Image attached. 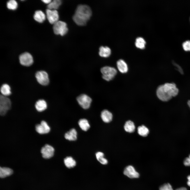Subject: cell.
Listing matches in <instances>:
<instances>
[{
  "label": "cell",
  "instance_id": "obj_1",
  "mask_svg": "<svg viewBox=\"0 0 190 190\" xmlns=\"http://www.w3.org/2000/svg\"><path fill=\"white\" fill-rule=\"evenodd\" d=\"M179 91L175 83H167L158 87L156 94L158 97L161 101H168L172 97L176 96Z\"/></svg>",
  "mask_w": 190,
  "mask_h": 190
},
{
  "label": "cell",
  "instance_id": "obj_2",
  "mask_svg": "<svg viewBox=\"0 0 190 190\" xmlns=\"http://www.w3.org/2000/svg\"><path fill=\"white\" fill-rule=\"evenodd\" d=\"M92 15V11L90 7L85 5H80L77 7L73 16V20L77 25H85L90 19Z\"/></svg>",
  "mask_w": 190,
  "mask_h": 190
},
{
  "label": "cell",
  "instance_id": "obj_3",
  "mask_svg": "<svg viewBox=\"0 0 190 190\" xmlns=\"http://www.w3.org/2000/svg\"><path fill=\"white\" fill-rule=\"evenodd\" d=\"M101 72L102 78L107 81L112 80L117 74V71L114 68L106 66L101 68Z\"/></svg>",
  "mask_w": 190,
  "mask_h": 190
},
{
  "label": "cell",
  "instance_id": "obj_4",
  "mask_svg": "<svg viewBox=\"0 0 190 190\" xmlns=\"http://www.w3.org/2000/svg\"><path fill=\"white\" fill-rule=\"evenodd\" d=\"M11 102L10 99L6 96L1 95L0 96V113L3 116L11 108Z\"/></svg>",
  "mask_w": 190,
  "mask_h": 190
},
{
  "label": "cell",
  "instance_id": "obj_5",
  "mask_svg": "<svg viewBox=\"0 0 190 190\" xmlns=\"http://www.w3.org/2000/svg\"><path fill=\"white\" fill-rule=\"evenodd\" d=\"M53 25V31L55 34L63 36L67 33L68 28L65 22L58 21Z\"/></svg>",
  "mask_w": 190,
  "mask_h": 190
},
{
  "label": "cell",
  "instance_id": "obj_6",
  "mask_svg": "<svg viewBox=\"0 0 190 190\" xmlns=\"http://www.w3.org/2000/svg\"><path fill=\"white\" fill-rule=\"evenodd\" d=\"M77 100L80 106L85 109L89 108L92 102L91 98L85 94H82L79 95L77 97Z\"/></svg>",
  "mask_w": 190,
  "mask_h": 190
},
{
  "label": "cell",
  "instance_id": "obj_7",
  "mask_svg": "<svg viewBox=\"0 0 190 190\" xmlns=\"http://www.w3.org/2000/svg\"><path fill=\"white\" fill-rule=\"evenodd\" d=\"M35 77L37 82L40 84L46 86L48 85L49 82L48 74L44 71L37 72Z\"/></svg>",
  "mask_w": 190,
  "mask_h": 190
},
{
  "label": "cell",
  "instance_id": "obj_8",
  "mask_svg": "<svg viewBox=\"0 0 190 190\" xmlns=\"http://www.w3.org/2000/svg\"><path fill=\"white\" fill-rule=\"evenodd\" d=\"M19 59L21 64L25 66H30L33 62L32 56L27 52H25L21 54L19 56Z\"/></svg>",
  "mask_w": 190,
  "mask_h": 190
},
{
  "label": "cell",
  "instance_id": "obj_9",
  "mask_svg": "<svg viewBox=\"0 0 190 190\" xmlns=\"http://www.w3.org/2000/svg\"><path fill=\"white\" fill-rule=\"evenodd\" d=\"M46 13L47 18L51 24H54L58 21L59 16L56 10L47 9Z\"/></svg>",
  "mask_w": 190,
  "mask_h": 190
},
{
  "label": "cell",
  "instance_id": "obj_10",
  "mask_svg": "<svg viewBox=\"0 0 190 190\" xmlns=\"http://www.w3.org/2000/svg\"><path fill=\"white\" fill-rule=\"evenodd\" d=\"M124 174L130 178H136L139 177V174L132 165H129L126 167L123 172Z\"/></svg>",
  "mask_w": 190,
  "mask_h": 190
},
{
  "label": "cell",
  "instance_id": "obj_11",
  "mask_svg": "<svg viewBox=\"0 0 190 190\" xmlns=\"http://www.w3.org/2000/svg\"><path fill=\"white\" fill-rule=\"evenodd\" d=\"M54 148L48 144L45 145L41 150L42 156L45 159H49L52 157L54 154Z\"/></svg>",
  "mask_w": 190,
  "mask_h": 190
},
{
  "label": "cell",
  "instance_id": "obj_12",
  "mask_svg": "<svg viewBox=\"0 0 190 190\" xmlns=\"http://www.w3.org/2000/svg\"><path fill=\"white\" fill-rule=\"evenodd\" d=\"M36 131L40 134H44L48 133L50 131V128L47 123L44 121H42L40 124L36 126Z\"/></svg>",
  "mask_w": 190,
  "mask_h": 190
},
{
  "label": "cell",
  "instance_id": "obj_13",
  "mask_svg": "<svg viewBox=\"0 0 190 190\" xmlns=\"http://www.w3.org/2000/svg\"><path fill=\"white\" fill-rule=\"evenodd\" d=\"M101 116L102 121L105 123L110 122L113 117L112 113L107 110H104L102 111Z\"/></svg>",
  "mask_w": 190,
  "mask_h": 190
},
{
  "label": "cell",
  "instance_id": "obj_14",
  "mask_svg": "<svg viewBox=\"0 0 190 190\" xmlns=\"http://www.w3.org/2000/svg\"><path fill=\"white\" fill-rule=\"evenodd\" d=\"M64 137L66 139L69 141L75 140L77 138V132L76 130L74 128L71 129L69 131L65 133Z\"/></svg>",
  "mask_w": 190,
  "mask_h": 190
},
{
  "label": "cell",
  "instance_id": "obj_15",
  "mask_svg": "<svg viewBox=\"0 0 190 190\" xmlns=\"http://www.w3.org/2000/svg\"><path fill=\"white\" fill-rule=\"evenodd\" d=\"M117 66L119 71L122 73H126L128 70V67L126 63L123 59H120L117 62Z\"/></svg>",
  "mask_w": 190,
  "mask_h": 190
},
{
  "label": "cell",
  "instance_id": "obj_16",
  "mask_svg": "<svg viewBox=\"0 0 190 190\" xmlns=\"http://www.w3.org/2000/svg\"><path fill=\"white\" fill-rule=\"evenodd\" d=\"M35 106L36 110L40 112L45 110L47 107V103L43 99H40L37 101Z\"/></svg>",
  "mask_w": 190,
  "mask_h": 190
},
{
  "label": "cell",
  "instance_id": "obj_17",
  "mask_svg": "<svg viewBox=\"0 0 190 190\" xmlns=\"http://www.w3.org/2000/svg\"><path fill=\"white\" fill-rule=\"evenodd\" d=\"M111 53L110 49L108 47L101 46L99 49V55L101 57L106 58L109 56Z\"/></svg>",
  "mask_w": 190,
  "mask_h": 190
},
{
  "label": "cell",
  "instance_id": "obj_18",
  "mask_svg": "<svg viewBox=\"0 0 190 190\" xmlns=\"http://www.w3.org/2000/svg\"><path fill=\"white\" fill-rule=\"evenodd\" d=\"M80 128L84 131H87L90 128V126L88 121L86 119H80L78 122Z\"/></svg>",
  "mask_w": 190,
  "mask_h": 190
},
{
  "label": "cell",
  "instance_id": "obj_19",
  "mask_svg": "<svg viewBox=\"0 0 190 190\" xmlns=\"http://www.w3.org/2000/svg\"><path fill=\"white\" fill-rule=\"evenodd\" d=\"M34 19L39 23H42L45 19V16L41 11L38 10L35 11L34 15Z\"/></svg>",
  "mask_w": 190,
  "mask_h": 190
},
{
  "label": "cell",
  "instance_id": "obj_20",
  "mask_svg": "<svg viewBox=\"0 0 190 190\" xmlns=\"http://www.w3.org/2000/svg\"><path fill=\"white\" fill-rule=\"evenodd\" d=\"M64 162L65 166L70 168H73L76 165L75 161L71 156H68L64 159Z\"/></svg>",
  "mask_w": 190,
  "mask_h": 190
},
{
  "label": "cell",
  "instance_id": "obj_21",
  "mask_svg": "<svg viewBox=\"0 0 190 190\" xmlns=\"http://www.w3.org/2000/svg\"><path fill=\"white\" fill-rule=\"evenodd\" d=\"M13 173V170L7 167H1L0 168V177L4 178L11 175Z\"/></svg>",
  "mask_w": 190,
  "mask_h": 190
},
{
  "label": "cell",
  "instance_id": "obj_22",
  "mask_svg": "<svg viewBox=\"0 0 190 190\" xmlns=\"http://www.w3.org/2000/svg\"><path fill=\"white\" fill-rule=\"evenodd\" d=\"M125 130L128 132H134L135 129V126L134 122L130 120L127 121L124 126Z\"/></svg>",
  "mask_w": 190,
  "mask_h": 190
},
{
  "label": "cell",
  "instance_id": "obj_23",
  "mask_svg": "<svg viewBox=\"0 0 190 190\" xmlns=\"http://www.w3.org/2000/svg\"><path fill=\"white\" fill-rule=\"evenodd\" d=\"M0 91L2 95L6 97L11 94L10 87L6 84H4L2 86Z\"/></svg>",
  "mask_w": 190,
  "mask_h": 190
},
{
  "label": "cell",
  "instance_id": "obj_24",
  "mask_svg": "<svg viewBox=\"0 0 190 190\" xmlns=\"http://www.w3.org/2000/svg\"><path fill=\"white\" fill-rule=\"evenodd\" d=\"M61 3L60 0H54L47 5L48 9L50 10H56L58 9Z\"/></svg>",
  "mask_w": 190,
  "mask_h": 190
},
{
  "label": "cell",
  "instance_id": "obj_25",
  "mask_svg": "<svg viewBox=\"0 0 190 190\" xmlns=\"http://www.w3.org/2000/svg\"><path fill=\"white\" fill-rule=\"evenodd\" d=\"M137 132L139 135L143 137H145L149 133V130L146 127L142 125L138 127Z\"/></svg>",
  "mask_w": 190,
  "mask_h": 190
},
{
  "label": "cell",
  "instance_id": "obj_26",
  "mask_svg": "<svg viewBox=\"0 0 190 190\" xmlns=\"http://www.w3.org/2000/svg\"><path fill=\"white\" fill-rule=\"evenodd\" d=\"M97 160L101 164L106 165L108 163L107 160L104 157V154L101 152H98L96 154Z\"/></svg>",
  "mask_w": 190,
  "mask_h": 190
},
{
  "label": "cell",
  "instance_id": "obj_27",
  "mask_svg": "<svg viewBox=\"0 0 190 190\" xmlns=\"http://www.w3.org/2000/svg\"><path fill=\"white\" fill-rule=\"evenodd\" d=\"M135 44L136 47L143 49L145 47L146 41L143 37H139L136 39Z\"/></svg>",
  "mask_w": 190,
  "mask_h": 190
},
{
  "label": "cell",
  "instance_id": "obj_28",
  "mask_svg": "<svg viewBox=\"0 0 190 190\" xmlns=\"http://www.w3.org/2000/svg\"><path fill=\"white\" fill-rule=\"evenodd\" d=\"M17 6V2L14 0H11L7 3V7L9 9L15 10L16 9Z\"/></svg>",
  "mask_w": 190,
  "mask_h": 190
},
{
  "label": "cell",
  "instance_id": "obj_29",
  "mask_svg": "<svg viewBox=\"0 0 190 190\" xmlns=\"http://www.w3.org/2000/svg\"><path fill=\"white\" fill-rule=\"evenodd\" d=\"M159 190H173L172 186L169 183H165L161 186L159 188Z\"/></svg>",
  "mask_w": 190,
  "mask_h": 190
},
{
  "label": "cell",
  "instance_id": "obj_30",
  "mask_svg": "<svg viewBox=\"0 0 190 190\" xmlns=\"http://www.w3.org/2000/svg\"><path fill=\"white\" fill-rule=\"evenodd\" d=\"M182 46L184 49L186 51H190V40H187L183 42Z\"/></svg>",
  "mask_w": 190,
  "mask_h": 190
},
{
  "label": "cell",
  "instance_id": "obj_31",
  "mask_svg": "<svg viewBox=\"0 0 190 190\" xmlns=\"http://www.w3.org/2000/svg\"><path fill=\"white\" fill-rule=\"evenodd\" d=\"M184 165L186 166H190V154L188 157L186 158L184 161Z\"/></svg>",
  "mask_w": 190,
  "mask_h": 190
},
{
  "label": "cell",
  "instance_id": "obj_32",
  "mask_svg": "<svg viewBox=\"0 0 190 190\" xmlns=\"http://www.w3.org/2000/svg\"><path fill=\"white\" fill-rule=\"evenodd\" d=\"M174 63V65L177 67V70L180 72V73L182 74H183V71L182 69L180 66L176 63Z\"/></svg>",
  "mask_w": 190,
  "mask_h": 190
},
{
  "label": "cell",
  "instance_id": "obj_33",
  "mask_svg": "<svg viewBox=\"0 0 190 190\" xmlns=\"http://www.w3.org/2000/svg\"><path fill=\"white\" fill-rule=\"evenodd\" d=\"M42 1L45 3L48 4L51 2V0H42Z\"/></svg>",
  "mask_w": 190,
  "mask_h": 190
},
{
  "label": "cell",
  "instance_id": "obj_34",
  "mask_svg": "<svg viewBox=\"0 0 190 190\" xmlns=\"http://www.w3.org/2000/svg\"><path fill=\"white\" fill-rule=\"evenodd\" d=\"M187 178L188 180L187 184L190 187V175L188 176Z\"/></svg>",
  "mask_w": 190,
  "mask_h": 190
},
{
  "label": "cell",
  "instance_id": "obj_35",
  "mask_svg": "<svg viewBox=\"0 0 190 190\" xmlns=\"http://www.w3.org/2000/svg\"><path fill=\"white\" fill-rule=\"evenodd\" d=\"M175 190H187L186 188L182 187L176 189Z\"/></svg>",
  "mask_w": 190,
  "mask_h": 190
},
{
  "label": "cell",
  "instance_id": "obj_36",
  "mask_svg": "<svg viewBox=\"0 0 190 190\" xmlns=\"http://www.w3.org/2000/svg\"><path fill=\"white\" fill-rule=\"evenodd\" d=\"M187 104L188 106L190 108V100H189L187 102Z\"/></svg>",
  "mask_w": 190,
  "mask_h": 190
}]
</instances>
